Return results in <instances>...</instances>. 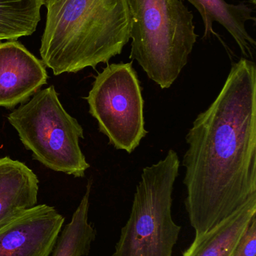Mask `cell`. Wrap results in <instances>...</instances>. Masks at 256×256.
<instances>
[{
	"label": "cell",
	"instance_id": "1",
	"mask_svg": "<svg viewBox=\"0 0 256 256\" xmlns=\"http://www.w3.org/2000/svg\"><path fill=\"white\" fill-rule=\"evenodd\" d=\"M185 208L195 234L256 204V66L233 63L213 103L186 136Z\"/></svg>",
	"mask_w": 256,
	"mask_h": 256
},
{
	"label": "cell",
	"instance_id": "2",
	"mask_svg": "<svg viewBox=\"0 0 256 256\" xmlns=\"http://www.w3.org/2000/svg\"><path fill=\"white\" fill-rule=\"evenodd\" d=\"M42 4L47 15L41 58L56 76L108 64L130 40L127 0H42Z\"/></svg>",
	"mask_w": 256,
	"mask_h": 256
},
{
	"label": "cell",
	"instance_id": "3",
	"mask_svg": "<svg viewBox=\"0 0 256 256\" xmlns=\"http://www.w3.org/2000/svg\"><path fill=\"white\" fill-rule=\"evenodd\" d=\"M129 58L151 80L168 88L186 66L197 42L193 14L183 0H127Z\"/></svg>",
	"mask_w": 256,
	"mask_h": 256
},
{
	"label": "cell",
	"instance_id": "4",
	"mask_svg": "<svg viewBox=\"0 0 256 256\" xmlns=\"http://www.w3.org/2000/svg\"><path fill=\"white\" fill-rule=\"evenodd\" d=\"M180 166L177 152L170 149L163 160L143 168L112 256H173L181 231L171 212Z\"/></svg>",
	"mask_w": 256,
	"mask_h": 256
},
{
	"label": "cell",
	"instance_id": "5",
	"mask_svg": "<svg viewBox=\"0 0 256 256\" xmlns=\"http://www.w3.org/2000/svg\"><path fill=\"white\" fill-rule=\"evenodd\" d=\"M8 121L33 159L53 171L85 176L90 166L80 147L84 129L64 109L54 86L12 111Z\"/></svg>",
	"mask_w": 256,
	"mask_h": 256
},
{
	"label": "cell",
	"instance_id": "6",
	"mask_svg": "<svg viewBox=\"0 0 256 256\" xmlns=\"http://www.w3.org/2000/svg\"><path fill=\"white\" fill-rule=\"evenodd\" d=\"M86 99L110 144L132 153L147 134L141 87L132 62L108 64L95 78Z\"/></svg>",
	"mask_w": 256,
	"mask_h": 256
},
{
	"label": "cell",
	"instance_id": "7",
	"mask_svg": "<svg viewBox=\"0 0 256 256\" xmlns=\"http://www.w3.org/2000/svg\"><path fill=\"white\" fill-rule=\"evenodd\" d=\"M64 222L48 204L24 210L0 227V256H51Z\"/></svg>",
	"mask_w": 256,
	"mask_h": 256
},
{
	"label": "cell",
	"instance_id": "8",
	"mask_svg": "<svg viewBox=\"0 0 256 256\" xmlns=\"http://www.w3.org/2000/svg\"><path fill=\"white\" fill-rule=\"evenodd\" d=\"M48 73L42 60L16 40L0 42V106L13 109L40 91Z\"/></svg>",
	"mask_w": 256,
	"mask_h": 256
},
{
	"label": "cell",
	"instance_id": "9",
	"mask_svg": "<svg viewBox=\"0 0 256 256\" xmlns=\"http://www.w3.org/2000/svg\"><path fill=\"white\" fill-rule=\"evenodd\" d=\"M39 180L24 162L0 158V227L38 202Z\"/></svg>",
	"mask_w": 256,
	"mask_h": 256
},
{
	"label": "cell",
	"instance_id": "10",
	"mask_svg": "<svg viewBox=\"0 0 256 256\" xmlns=\"http://www.w3.org/2000/svg\"><path fill=\"white\" fill-rule=\"evenodd\" d=\"M197 9L204 25L203 39H208L211 34L219 36L213 31V22L222 25L237 43L244 58L253 60L256 42L246 30L247 21L255 22L253 10L247 4H229L225 0H186Z\"/></svg>",
	"mask_w": 256,
	"mask_h": 256
},
{
	"label": "cell",
	"instance_id": "11",
	"mask_svg": "<svg viewBox=\"0 0 256 256\" xmlns=\"http://www.w3.org/2000/svg\"><path fill=\"white\" fill-rule=\"evenodd\" d=\"M255 216L256 204L243 208L209 231L195 234L182 256H232L242 234Z\"/></svg>",
	"mask_w": 256,
	"mask_h": 256
},
{
	"label": "cell",
	"instance_id": "12",
	"mask_svg": "<svg viewBox=\"0 0 256 256\" xmlns=\"http://www.w3.org/2000/svg\"><path fill=\"white\" fill-rule=\"evenodd\" d=\"M92 185L93 182L89 180L85 194L70 222L62 230L51 256H87L90 254L96 237V230L89 222Z\"/></svg>",
	"mask_w": 256,
	"mask_h": 256
},
{
	"label": "cell",
	"instance_id": "13",
	"mask_svg": "<svg viewBox=\"0 0 256 256\" xmlns=\"http://www.w3.org/2000/svg\"><path fill=\"white\" fill-rule=\"evenodd\" d=\"M42 6V0H0V42L33 34Z\"/></svg>",
	"mask_w": 256,
	"mask_h": 256
},
{
	"label": "cell",
	"instance_id": "14",
	"mask_svg": "<svg viewBox=\"0 0 256 256\" xmlns=\"http://www.w3.org/2000/svg\"><path fill=\"white\" fill-rule=\"evenodd\" d=\"M256 216L252 218L239 240L232 256H255Z\"/></svg>",
	"mask_w": 256,
	"mask_h": 256
},
{
	"label": "cell",
	"instance_id": "15",
	"mask_svg": "<svg viewBox=\"0 0 256 256\" xmlns=\"http://www.w3.org/2000/svg\"><path fill=\"white\" fill-rule=\"evenodd\" d=\"M252 4H256V0H249Z\"/></svg>",
	"mask_w": 256,
	"mask_h": 256
}]
</instances>
